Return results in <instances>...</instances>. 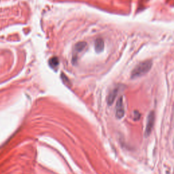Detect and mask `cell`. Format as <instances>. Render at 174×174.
Listing matches in <instances>:
<instances>
[{
    "label": "cell",
    "mask_w": 174,
    "mask_h": 174,
    "mask_svg": "<svg viewBox=\"0 0 174 174\" xmlns=\"http://www.w3.org/2000/svg\"><path fill=\"white\" fill-rule=\"evenodd\" d=\"M152 66V63L151 61H146L142 62V63H140L132 71L131 75V78L134 79L144 76V75L147 74L150 71Z\"/></svg>",
    "instance_id": "1"
},
{
    "label": "cell",
    "mask_w": 174,
    "mask_h": 174,
    "mask_svg": "<svg viewBox=\"0 0 174 174\" xmlns=\"http://www.w3.org/2000/svg\"><path fill=\"white\" fill-rule=\"evenodd\" d=\"M155 120V114L153 111H151L149 113L147 118V123L146 127V130H145V136L148 137L153 129Z\"/></svg>",
    "instance_id": "2"
},
{
    "label": "cell",
    "mask_w": 174,
    "mask_h": 174,
    "mask_svg": "<svg viewBox=\"0 0 174 174\" xmlns=\"http://www.w3.org/2000/svg\"><path fill=\"white\" fill-rule=\"evenodd\" d=\"M124 114H125V110H124L123 98L121 97L118 99L116 105V117L118 119H121L124 117Z\"/></svg>",
    "instance_id": "3"
},
{
    "label": "cell",
    "mask_w": 174,
    "mask_h": 174,
    "mask_svg": "<svg viewBox=\"0 0 174 174\" xmlns=\"http://www.w3.org/2000/svg\"><path fill=\"white\" fill-rule=\"evenodd\" d=\"M118 89L117 88L116 89H114L111 91L109 93L108 97V104L109 105H111L112 103H114V100L116 97V96L118 95Z\"/></svg>",
    "instance_id": "4"
},
{
    "label": "cell",
    "mask_w": 174,
    "mask_h": 174,
    "mask_svg": "<svg viewBox=\"0 0 174 174\" xmlns=\"http://www.w3.org/2000/svg\"><path fill=\"white\" fill-rule=\"evenodd\" d=\"M103 41L101 40V39H97L96 40L95 43V50L97 53H100L103 50Z\"/></svg>",
    "instance_id": "5"
},
{
    "label": "cell",
    "mask_w": 174,
    "mask_h": 174,
    "mask_svg": "<svg viewBox=\"0 0 174 174\" xmlns=\"http://www.w3.org/2000/svg\"><path fill=\"white\" fill-rule=\"evenodd\" d=\"M48 63L49 66H50L52 68H56L59 64V59L58 58H56V57H53V58H52L49 60Z\"/></svg>",
    "instance_id": "6"
},
{
    "label": "cell",
    "mask_w": 174,
    "mask_h": 174,
    "mask_svg": "<svg viewBox=\"0 0 174 174\" xmlns=\"http://www.w3.org/2000/svg\"><path fill=\"white\" fill-rule=\"evenodd\" d=\"M86 43L82 42V43H78L76 45V50L77 52H81L83 49L85 48L86 46Z\"/></svg>",
    "instance_id": "7"
},
{
    "label": "cell",
    "mask_w": 174,
    "mask_h": 174,
    "mask_svg": "<svg viewBox=\"0 0 174 174\" xmlns=\"http://www.w3.org/2000/svg\"><path fill=\"white\" fill-rule=\"evenodd\" d=\"M140 114L137 111H135L134 112V120L135 121H137L139 120V118H140Z\"/></svg>",
    "instance_id": "8"
}]
</instances>
